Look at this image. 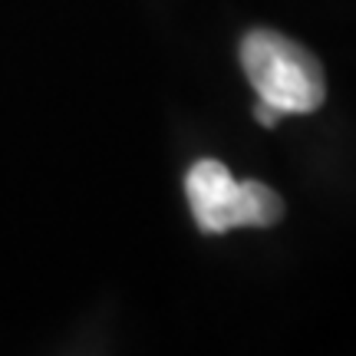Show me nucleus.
Instances as JSON below:
<instances>
[{
    "instance_id": "f257e3e1",
    "label": "nucleus",
    "mask_w": 356,
    "mask_h": 356,
    "mask_svg": "<svg viewBox=\"0 0 356 356\" xmlns=\"http://www.w3.org/2000/svg\"><path fill=\"white\" fill-rule=\"evenodd\" d=\"M241 66L257 99L284 115L317 113L327 99V76L317 56L277 30L257 26L241 40Z\"/></svg>"
},
{
    "instance_id": "f03ea898",
    "label": "nucleus",
    "mask_w": 356,
    "mask_h": 356,
    "mask_svg": "<svg viewBox=\"0 0 356 356\" xmlns=\"http://www.w3.org/2000/svg\"><path fill=\"white\" fill-rule=\"evenodd\" d=\"M191 218L204 234L234 228H270L284 218V202L270 185L248 178L238 181L218 159H198L185 175Z\"/></svg>"
},
{
    "instance_id": "7ed1b4c3",
    "label": "nucleus",
    "mask_w": 356,
    "mask_h": 356,
    "mask_svg": "<svg viewBox=\"0 0 356 356\" xmlns=\"http://www.w3.org/2000/svg\"><path fill=\"white\" fill-rule=\"evenodd\" d=\"M254 119H257V122H261L264 129H274V126L280 122V119H284V113H280V109H274L270 102L257 99V106H254Z\"/></svg>"
}]
</instances>
